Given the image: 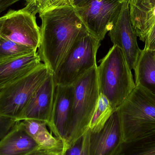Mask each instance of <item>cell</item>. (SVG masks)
<instances>
[{"instance_id":"cell-1","label":"cell","mask_w":155,"mask_h":155,"mask_svg":"<svg viewBox=\"0 0 155 155\" xmlns=\"http://www.w3.org/2000/svg\"><path fill=\"white\" fill-rule=\"evenodd\" d=\"M39 16L42 23L37 53L41 61L53 74L87 30L72 5L50 6Z\"/></svg>"},{"instance_id":"cell-2","label":"cell","mask_w":155,"mask_h":155,"mask_svg":"<svg viewBox=\"0 0 155 155\" xmlns=\"http://www.w3.org/2000/svg\"><path fill=\"white\" fill-rule=\"evenodd\" d=\"M99 63L97 74L99 92L117 109L135 87L132 70L123 52L116 45L110 48Z\"/></svg>"},{"instance_id":"cell-3","label":"cell","mask_w":155,"mask_h":155,"mask_svg":"<svg viewBox=\"0 0 155 155\" xmlns=\"http://www.w3.org/2000/svg\"><path fill=\"white\" fill-rule=\"evenodd\" d=\"M97 66L88 71L73 84L72 108L64 147L71 145L89 129L100 94Z\"/></svg>"},{"instance_id":"cell-4","label":"cell","mask_w":155,"mask_h":155,"mask_svg":"<svg viewBox=\"0 0 155 155\" xmlns=\"http://www.w3.org/2000/svg\"><path fill=\"white\" fill-rule=\"evenodd\" d=\"M117 111L123 142L155 129V95L141 86L136 85Z\"/></svg>"},{"instance_id":"cell-5","label":"cell","mask_w":155,"mask_h":155,"mask_svg":"<svg viewBox=\"0 0 155 155\" xmlns=\"http://www.w3.org/2000/svg\"><path fill=\"white\" fill-rule=\"evenodd\" d=\"M101 41L87 31L74 44L54 74L56 85H73L97 65V54Z\"/></svg>"},{"instance_id":"cell-6","label":"cell","mask_w":155,"mask_h":155,"mask_svg":"<svg viewBox=\"0 0 155 155\" xmlns=\"http://www.w3.org/2000/svg\"><path fill=\"white\" fill-rule=\"evenodd\" d=\"M50 73L41 63L28 74L0 89V115L18 121L21 113Z\"/></svg>"},{"instance_id":"cell-7","label":"cell","mask_w":155,"mask_h":155,"mask_svg":"<svg viewBox=\"0 0 155 155\" xmlns=\"http://www.w3.org/2000/svg\"><path fill=\"white\" fill-rule=\"evenodd\" d=\"M122 5L119 0H89L75 8L87 31L101 41L119 16Z\"/></svg>"},{"instance_id":"cell-8","label":"cell","mask_w":155,"mask_h":155,"mask_svg":"<svg viewBox=\"0 0 155 155\" xmlns=\"http://www.w3.org/2000/svg\"><path fill=\"white\" fill-rule=\"evenodd\" d=\"M0 36L37 51L41 40L35 15L23 8L10 10L4 15Z\"/></svg>"},{"instance_id":"cell-9","label":"cell","mask_w":155,"mask_h":155,"mask_svg":"<svg viewBox=\"0 0 155 155\" xmlns=\"http://www.w3.org/2000/svg\"><path fill=\"white\" fill-rule=\"evenodd\" d=\"M114 45L121 49L131 70L135 69L142 50L138 46L136 33L131 23L129 0L123 2L119 16L108 31Z\"/></svg>"},{"instance_id":"cell-10","label":"cell","mask_w":155,"mask_h":155,"mask_svg":"<svg viewBox=\"0 0 155 155\" xmlns=\"http://www.w3.org/2000/svg\"><path fill=\"white\" fill-rule=\"evenodd\" d=\"M123 142L121 124L116 110L99 132H92L89 129L88 155H114Z\"/></svg>"},{"instance_id":"cell-11","label":"cell","mask_w":155,"mask_h":155,"mask_svg":"<svg viewBox=\"0 0 155 155\" xmlns=\"http://www.w3.org/2000/svg\"><path fill=\"white\" fill-rule=\"evenodd\" d=\"M55 87L53 74L50 73L21 113L18 121L35 119L45 122L48 126L51 117Z\"/></svg>"},{"instance_id":"cell-12","label":"cell","mask_w":155,"mask_h":155,"mask_svg":"<svg viewBox=\"0 0 155 155\" xmlns=\"http://www.w3.org/2000/svg\"><path fill=\"white\" fill-rule=\"evenodd\" d=\"M73 96V85H56L51 117L48 126L51 132L64 144L70 125Z\"/></svg>"},{"instance_id":"cell-13","label":"cell","mask_w":155,"mask_h":155,"mask_svg":"<svg viewBox=\"0 0 155 155\" xmlns=\"http://www.w3.org/2000/svg\"><path fill=\"white\" fill-rule=\"evenodd\" d=\"M41 63L37 51L0 62V89L28 74Z\"/></svg>"},{"instance_id":"cell-14","label":"cell","mask_w":155,"mask_h":155,"mask_svg":"<svg viewBox=\"0 0 155 155\" xmlns=\"http://www.w3.org/2000/svg\"><path fill=\"white\" fill-rule=\"evenodd\" d=\"M39 148L25 131L21 121L0 140V155H27Z\"/></svg>"},{"instance_id":"cell-15","label":"cell","mask_w":155,"mask_h":155,"mask_svg":"<svg viewBox=\"0 0 155 155\" xmlns=\"http://www.w3.org/2000/svg\"><path fill=\"white\" fill-rule=\"evenodd\" d=\"M129 11L137 35L144 42L155 24V0H129Z\"/></svg>"},{"instance_id":"cell-16","label":"cell","mask_w":155,"mask_h":155,"mask_svg":"<svg viewBox=\"0 0 155 155\" xmlns=\"http://www.w3.org/2000/svg\"><path fill=\"white\" fill-rule=\"evenodd\" d=\"M21 122L26 132L39 145L40 148L62 153L63 142L49 132L45 122L35 119H25Z\"/></svg>"},{"instance_id":"cell-17","label":"cell","mask_w":155,"mask_h":155,"mask_svg":"<svg viewBox=\"0 0 155 155\" xmlns=\"http://www.w3.org/2000/svg\"><path fill=\"white\" fill-rule=\"evenodd\" d=\"M134 71L136 85L155 95V51L142 50Z\"/></svg>"},{"instance_id":"cell-18","label":"cell","mask_w":155,"mask_h":155,"mask_svg":"<svg viewBox=\"0 0 155 155\" xmlns=\"http://www.w3.org/2000/svg\"><path fill=\"white\" fill-rule=\"evenodd\" d=\"M114 155H155V129L123 142Z\"/></svg>"},{"instance_id":"cell-19","label":"cell","mask_w":155,"mask_h":155,"mask_svg":"<svg viewBox=\"0 0 155 155\" xmlns=\"http://www.w3.org/2000/svg\"><path fill=\"white\" fill-rule=\"evenodd\" d=\"M117 109L112 106L108 99L103 94H100L89 125V129L92 132H99L103 128L113 113Z\"/></svg>"},{"instance_id":"cell-20","label":"cell","mask_w":155,"mask_h":155,"mask_svg":"<svg viewBox=\"0 0 155 155\" xmlns=\"http://www.w3.org/2000/svg\"><path fill=\"white\" fill-rule=\"evenodd\" d=\"M37 51L0 36V62Z\"/></svg>"},{"instance_id":"cell-21","label":"cell","mask_w":155,"mask_h":155,"mask_svg":"<svg viewBox=\"0 0 155 155\" xmlns=\"http://www.w3.org/2000/svg\"><path fill=\"white\" fill-rule=\"evenodd\" d=\"M89 129L70 146L64 147L62 155H88Z\"/></svg>"},{"instance_id":"cell-22","label":"cell","mask_w":155,"mask_h":155,"mask_svg":"<svg viewBox=\"0 0 155 155\" xmlns=\"http://www.w3.org/2000/svg\"><path fill=\"white\" fill-rule=\"evenodd\" d=\"M52 0H25L24 9L36 15L40 14L51 5Z\"/></svg>"},{"instance_id":"cell-23","label":"cell","mask_w":155,"mask_h":155,"mask_svg":"<svg viewBox=\"0 0 155 155\" xmlns=\"http://www.w3.org/2000/svg\"><path fill=\"white\" fill-rule=\"evenodd\" d=\"M20 121L0 115V140Z\"/></svg>"},{"instance_id":"cell-24","label":"cell","mask_w":155,"mask_h":155,"mask_svg":"<svg viewBox=\"0 0 155 155\" xmlns=\"http://www.w3.org/2000/svg\"><path fill=\"white\" fill-rule=\"evenodd\" d=\"M143 50L155 51V24L146 38Z\"/></svg>"},{"instance_id":"cell-25","label":"cell","mask_w":155,"mask_h":155,"mask_svg":"<svg viewBox=\"0 0 155 155\" xmlns=\"http://www.w3.org/2000/svg\"><path fill=\"white\" fill-rule=\"evenodd\" d=\"M25 0H0V14L17 2Z\"/></svg>"},{"instance_id":"cell-26","label":"cell","mask_w":155,"mask_h":155,"mask_svg":"<svg viewBox=\"0 0 155 155\" xmlns=\"http://www.w3.org/2000/svg\"><path fill=\"white\" fill-rule=\"evenodd\" d=\"M27 155H62V153H53L39 148Z\"/></svg>"},{"instance_id":"cell-27","label":"cell","mask_w":155,"mask_h":155,"mask_svg":"<svg viewBox=\"0 0 155 155\" xmlns=\"http://www.w3.org/2000/svg\"><path fill=\"white\" fill-rule=\"evenodd\" d=\"M73 2L74 0H52L50 6H61L66 5H73Z\"/></svg>"},{"instance_id":"cell-28","label":"cell","mask_w":155,"mask_h":155,"mask_svg":"<svg viewBox=\"0 0 155 155\" xmlns=\"http://www.w3.org/2000/svg\"><path fill=\"white\" fill-rule=\"evenodd\" d=\"M89 0H74L73 5L74 7L81 6Z\"/></svg>"},{"instance_id":"cell-29","label":"cell","mask_w":155,"mask_h":155,"mask_svg":"<svg viewBox=\"0 0 155 155\" xmlns=\"http://www.w3.org/2000/svg\"><path fill=\"white\" fill-rule=\"evenodd\" d=\"M4 19V15L0 17V32H1L2 27L3 24Z\"/></svg>"},{"instance_id":"cell-30","label":"cell","mask_w":155,"mask_h":155,"mask_svg":"<svg viewBox=\"0 0 155 155\" xmlns=\"http://www.w3.org/2000/svg\"><path fill=\"white\" fill-rule=\"evenodd\" d=\"M120 2H124V1H126V0H119Z\"/></svg>"}]
</instances>
